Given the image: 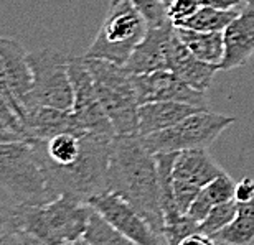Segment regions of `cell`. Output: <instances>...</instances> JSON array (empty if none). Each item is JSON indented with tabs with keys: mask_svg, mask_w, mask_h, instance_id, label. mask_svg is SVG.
<instances>
[{
	"mask_svg": "<svg viewBox=\"0 0 254 245\" xmlns=\"http://www.w3.org/2000/svg\"><path fill=\"white\" fill-rule=\"evenodd\" d=\"M109 191L126 199L152 229L164 236V211L157 156L139 135H116L111 145Z\"/></svg>",
	"mask_w": 254,
	"mask_h": 245,
	"instance_id": "6da1fadb",
	"label": "cell"
},
{
	"mask_svg": "<svg viewBox=\"0 0 254 245\" xmlns=\"http://www.w3.org/2000/svg\"><path fill=\"white\" fill-rule=\"evenodd\" d=\"M93 207L81 199L62 195L45 204H15L17 231L47 245H64L84 237Z\"/></svg>",
	"mask_w": 254,
	"mask_h": 245,
	"instance_id": "7a4b0ae2",
	"label": "cell"
},
{
	"mask_svg": "<svg viewBox=\"0 0 254 245\" xmlns=\"http://www.w3.org/2000/svg\"><path fill=\"white\" fill-rule=\"evenodd\" d=\"M113 140L114 137L84 134L81 139V153L73 165L66 168L45 166L53 197L69 195L89 202L94 196L108 193Z\"/></svg>",
	"mask_w": 254,
	"mask_h": 245,
	"instance_id": "3957f363",
	"label": "cell"
},
{
	"mask_svg": "<svg viewBox=\"0 0 254 245\" xmlns=\"http://www.w3.org/2000/svg\"><path fill=\"white\" fill-rule=\"evenodd\" d=\"M0 188L22 206L55 199L43 158L32 140L0 142Z\"/></svg>",
	"mask_w": 254,
	"mask_h": 245,
	"instance_id": "277c9868",
	"label": "cell"
},
{
	"mask_svg": "<svg viewBox=\"0 0 254 245\" xmlns=\"http://www.w3.org/2000/svg\"><path fill=\"white\" fill-rule=\"evenodd\" d=\"M84 58L101 105L114 127L116 135H137L139 99L132 74L124 66L103 59Z\"/></svg>",
	"mask_w": 254,
	"mask_h": 245,
	"instance_id": "5b68a950",
	"label": "cell"
},
{
	"mask_svg": "<svg viewBox=\"0 0 254 245\" xmlns=\"http://www.w3.org/2000/svg\"><path fill=\"white\" fill-rule=\"evenodd\" d=\"M147 28L149 25L134 5L129 0H121L118 5L109 7L94 42L89 45L84 56L126 66L137 45L144 40Z\"/></svg>",
	"mask_w": 254,
	"mask_h": 245,
	"instance_id": "8992f818",
	"label": "cell"
},
{
	"mask_svg": "<svg viewBox=\"0 0 254 245\" xmlns=\"http://www.w3.org/2000/svg\"><path fill=\"white\" fill-rule=\"evenodd\" d=\"M69 56L57 49H38L28 53V64L32 69V91L20 104L48 105L62 110H73V86L68 71Z\"/></svg>",
	"mask_w": 254,
	"mask_h": 245,
	"instance_id": "52a82bcc",
	"label": "cell"
},
{
	"mask_svg": "<svg viewBox=\"0 0 254 245\" xmlns=\"http://www.w3.org/2000/svg\"><path fill=\"white\" fill-rule=\"evenodd\" d=\"M236 122L235 117L203 109L170 129L140 137L150 153H179L185 150H208L213 142Z\"/></svg>",
	"mask_w": 254,
	"mask_h": 245,
	"instance_id": "ba28073f",
	"label": "cell"
},
{
	"mask_svg": "<svg viewBox=\"0 0 254 245\" xmlns=\"http://www.w3.org/2000/svg\"><path fill=\"white\" fill-rule=\"evenodd\" d=\"M221 173L223 168L213 160L208 150H185L177 153L172 166V183L180 212H189L198 193Z\"/></svg>",
	"mask_w": 254,
	"mask_h": 245,
	"instance_id": "9c48e42d",
	"label": "cell"
},
{
	"mask_svg": "<svg viewBox=\"0 0 254 245\" xmlns=\"http://www.w3.org/2000/svg\"><path fill=\"white\" fill-rule=\"evenodd\" d=\"M68 71L74 94L73 114L79 125L88 134L116 137L114 127L101 105L93 76H91L83 56H76V58L69 56Z\"/></svg>",
	"mask_w": 254,
	"mask_h": 245,
	"instance_id": "30bf717a",
	"label": "cell"
},
{
	"mask_svg": "<svg viewBox=\"0 0 254 245\" xmlns=\"http://www.w3.org/2000/svg\"><path fill=\"white\" fill-rule=\"evenodd\" d=\"M106 222L137 245H169L164 236L157 234L142 214L113 191L94 196L88 202Z\"/></svg>",
	"mask_w": 254,
	"mask_h": 245,
	"instance_id": "8fae6325",
	"label": "cell"
},
{
	"mask_svg": "<svg viewBox=\"0 0 254 245\" xmlns=\"http://www.w3.org/2000/svg\"><path fill=\"white\" fill-rule=\"evenodd\" d=\"M139 104L149 102H185L208 109L206 93L190 88L179 76L169 69L154 71L147 74H132Z\"/></svg>",
	"mask_w": 254,
	"mask_h": 245,
	"instance_id": "7c38bea8",
	"label": "cell"
},
{
	"mask_svg": "<svg viewBox=\"0 0 254 245\" xmlns=\"http://www.w3.org/2000/svg\"><path fill=\"white\" fill-rule=\"evenodd\" d=\"M20 120L25 137L32 140H50L60 134H88L76 120L73 110H62L48 105H23Z\"/></svg>",
	"mask_w": 254,
	"mask_h": 245,
	"instance_id": "4fadbf2b",
	"label": "cell"
},
{
	"mask_svg": "<svg viewBox=\"0 0 254 245\" xmlns=\"http://www.w3.org/2000/svg\"><path fill=\"white\" fill-rule=\"evenodd\" d=\"M225 35V58L220 71L245 66L254 56V0H246L240 15L228 25Z\"/></svg>",
	"mask_w": 254,
	"mask_h": 245,
	"instance_id": "5bb4252c",
	"label": "cell"
},
{
	"mask_svg": "<svg viewBox=\"0 0 254 245\" xmlns=\"http://www.w3.org/2000/svg\"><path fill=\"white\" fill-rule=\"evenodd\" d=\"M174 33L175 25L172 22L159 27H149L144 40L137 45L124 68L130 74H147L167 69V53Z\"/></svg>",
	"mask_w": 254,
	"mask_h": 245,
	"instance_id": "9a60e30c",
	"label": "cell"
},
{
	"mask_svg": "<svg viewBox=\"0 0 254 245\" xmlns=\"http://www.w3.org/2000/svg\"><path fill=\"white\" fill-rule=\"evenodd\" d=\"M167 69L179 76L190 88L200 91V93H206L213 83L215 74L220 71V66L203 63L196 56H193V53L182 43V40L175 32L169 43Z\"/></svg>",
	"mask_w": 254,
	"mask_h": 245,
	"instance_id": "2e32d148",
	"label": "cell"
},
{
	"mask_svg": "<svg viewBox=\"0 0 254 245\" xmlns=\"http://www.w3.org/2000/svg\"><path fill=\"white\" fill-rule=\"evenodd\" d=\"M0 59H2L7 81L18 105L32 91V69L28 64V53L17 40L0 37Z\"/></svg>",
	"mask_w": 254,
	"mask_h": 245,
	"instance_id": "e0dca14e",
	"label": "cell"
},
{
	"mask_svg": "<svg viewBox=\"0 0 254 245\" xmlns=\"http://www.w3.org/2000/svg\"><path fill=\"white\" fill-rule=\"evenodd\" d=\"M203 107H196L185 102H149L139 107V129L137 135L145 137L155 132L170 129Z\"/></svg>",
	"mask_w": 254,
	"mask_h": 245,
	"instance_id": "ac0fdd59",
	"label": "cell"
},
{
	"mask_svg": "<svg viewBox=\"0 0 254 245\" xmlns=\"http://www.w3.org/2000/svg\"><path fill=\"white\" fill-rule=\"evenodd\" d=\"M235 191H236V183L233 181V178L226 171H223L221 175H218L215 180H211L198 193V196L191 202L187 216L191 217L198 224H201L208 216V212L215 206L235 199Z\"/></svg>",
	"mask_w": 254,
	"mask_h": 245,
	"instance_id": "d6986e66",
	"label": "cell"
},
{
	"mask_svg": "<svg viewBox=\"0 0 254 245\" xmlns=\"http://www.w3.org/2000/svg\"><path fill=\"white\" fill-rule=\"evenodd\" d=\"M175 32L182 43L189 48L193 56L208 64L220 66L225 58V35L221 32H196V30L179 28Z\"/></svg>",
	"mask_w": 254,
	"mask_h": 245,
	"instance_id": "ffe728a7",
	"label": "cell"
},
{
	"mask_svg": "<svg viewBox=\"0 0 254 245\" xmlns=\"http://www.w3.org/2000/svg\"><path fill=\"white\" fill-rule=\"evenodd\" d=\"M240 15V10H218L211 7H200L190 18L177 25L179 28L196 30V32H225L233 20Z\"/></svg>",
	"mask_w": 254,
	"mask_h": 245,
	"instance_id": "44dd1931",
	"label": "cell"
},
{
	"mask_svg": "<svg viewBox=\"0 0 254 245\" xmlns=\"http://www.w3.org/2000/svg\"><path fill=\"white\" fill-rule=\"evenodd\" d=\"M84 241L88 245H137L104 221L98 212L91 211L88 229L84 232Z\"/></svg>",
	"mask_w": 254,
	"mask_h": 245,
	"instance_id": "7402d4cb",
	"label": "cell"
},
{
	"mask_svg": "<svg viewBox=\"0 0 254 245\" xmlns=\"http://www.w3.org/2000/svg\"><path fill=\"white\" fill-rule=\"evenodd\" d=\"M211 239L225 245H254V219L238 212L235 221Z\"/></svg>",
	"mask_w": 254,
	"mask_h": 245,
	"instance_id": "603a6c76",
	"label": "cell"
},
{
	"mask_svg": "<svg viewBox=\"0 0 254 245\" xmlns=\"http://www.w3.org/2000/svg\"><path fill=\"white\" fill-rule=\"evenodd\" d=\"M238 216V201L231 199L228 202L218 204L208 212V216L205 217V221L200 224V232L205 234L208 237H215L218 232L223 231L226 226L235 221V217Z\"/></svg>",
	"mask_w": 254,
	"mask_h": 245,
	"instance_id": "cb8c5ba5",
	"label": "cell"
},
{
	"mask_svg": "<svg viewBox=\"0 0 254 245\" xmlns=\"http://www.w3.org/2000/svg\"><path fill=\"white\" fill-rule=\"evenodd\" d=\"M134 5L149 27H159L167 22H170L167 7L162 0H129Z\"/></svg>",
	"mask_w": 254,
	"mask_h": 245,
	"instance_id": "d4e9b609",
	"label": "cell"
},
{
	"mask_svg": "<svg viewBox=\"0 0 254 245\" xmlns=\"http://www.w3.org/2000/svg\"><path fill=\"white\" fill-rule=\"evenodd\" d=\"M200 7V0H174L167 8V13H169L170 22L177 27L187 18H190Z\"/></svg>",
	"mask_w": 254,
	"mask_h": 245,
	"instance_id": "484cf974",
	"label": "cell"
},
{
	"mask_svg": "<svg viewBox=\"0 0 254 245\" xmlns=\"http://www.w3.org/2000/svg\"><path fill=\"white\" fill-rule=\"evenodd\" d=\"M0 120H3L8 127H12L15 132H18L23 139H27V137H25L22 120H20L17 109H15V105L5 98L2 93H0Z\"/></svg>",
	"mask_w": 254,
	"mask_h": 245,
	"instance_id": "4316f807",
	"label": "cell"
},
{
	"mask_svg": "<svg viewBox=\"0 0 254 245\" xmlns=\"http://www.w3.org/2000/svg\"><path fill=\"white\" fill-rule=\"evenodd\" d=\"M12 231H17L13 207H5L0 204V236Z\"/></svg>",
	"mask_w": 254,
	"mask_h": 245,
	"instance_id": "83f0119b",
	"label": "cell"
},
{
	"mask_svg": "<svg viewBox=\"0 0 254 245\" xmlns=\"http://www.w3.org/2000/svg\"><path fill=\"white\" fill-rule=\"evenodd\" d=\"M254 196V180L253 178H243L236 185L235 199L238 202H248Z\"/></svg>",
	"mask_w": 254,
	"mask_h": 245,
	"instance_id": "f1b7e54d",
	"label": "cell"
},
{
	"mask_svg": "<svg viewBox=\"0 0 254 245\" xmlns=\"http://www.w3.org/2000/svg\"><path fill=\"white\" fill-rule=\"evenodd\" d=\"M246 0H200L201 7H211L218 10H236L245 5Z\"/></svg>",
	"mask_w": 254,
	"mask_h": 245,
	"instance_id": "f546056e",
	"label": "cell"
},
{
	"mask_svg": "<svg viewBox=\"0 0 254 245\" xmlns=\"http://www.w3.org/2000/svg\"><path fill=\"white\" fill-rule=\"evenodd\" d=\"M0 93H2L5 98H7L12 104L15 105V109L18 112V117H20V105L17 99L13 98L12 91H10V86H8V81H7V74H5V69H3V64H2V59H0Z\"/></svg>",
	"mask_w": 254,
	"mask_h": 245,
	"instance_id": "4dcf8cb0",
	"label": "cell"
},
{
	"mask_svg": "<svg viewBox=\"0 0 254 245\" xmlns=\"http://www.w3.org/2000/svg\"><path fill=\"white\" fill-rule=\"evenodd\" d=\"M179 245H216V242L213 241L211 237L205 236V234L196 232V234H191L189 237H185Z\"/></svg>",
	"mask_w": 254,
	"mask_h": 245,
	"instance_id": "1f68e13d",
	"label": "cell"
},
{
	"mask_svg": "<svg viewBox=\"0 0 254 245\" xmlns=\"http://www.w3.org/2000/svg\"><path fill=\"white\" fill-rule=\"evenodd\" d=\"M25 140L18 132H15L12 127H8L3 120H0V142H17Z\"/></svg>",
	"mask_w": 254,
	"mask_h": 245,
	"instance_id": "d6a6232c",
	"label": "cell"
},
{
	"mask_svg": "<svg viewBox=\"0 0 254 245\" xmlns=\"http://www.w3.org/2000/svg\"><path fill=\"white\" fill-rule=\"evenodd\" d=\"M0 245H25V242L20 237L18 231H12L0 236Z\"/></svg>",
	"mask_w": 254,
	"mask_h": 245,
	"instance_id": "836d02e7",
	"label": "cell"
},
{
	"mask_svg": "<svg viewBox=\"0 0 254 245\" xmlns=\"http://www.w3.org/2000/svg\"><path fill=\"white\" fill-rule=\"evenodd\" d=\"M238 212L254 219V196L248 202H238Z\"/></svg>",
	"mask_w": 254,
	"mask_h": 245,
	"instance_id": "e575fe53",
	"label": "cell"
},
{
	"mask_svg": "<svg viewBox=\"0 0 254 245\" xmlns=\"http://www.w3.org/2000/svg\"><path fill=\"white\" fill-rule=\"evenodd\" d=\"M18 234H20V237H22V241L25 242V245H47V244H42V242L35 241V239H32V237L25 236V234H22L20 231H18ZM64 245H88V244H86L84 239H81V241H78V242H73V244H64Z\"/></svg>",
	"mask_w": 254,
	"mask_h": 245,
	"instance_id": "d590c367",
	"label": "cell"
},
{
	"mask_svg": "<svg viewBox=\"0 0 254 245\" xmlns=\"http://www.w3.org/2000/svg\"><path fill=\"white\" fill-rule=\"evenodd\" d=\"M121 0H109V7H113V5H118Z\"/></svg>",
	"mask_w": 254,
	"mask_h": 245,
	"instance_id": "8d00e7d4",
	"label": "cell"
},
{
	"mask_svg": "<svg viewBox=\"0 0 254 245\" xmlns=\"http://www.w3.org/2000/svg\"><path fill=\"white\" fill-rule=\"evenodd\" d=\"M162 2H164V3H165V7L169 8V5H170L172 2H174V0H162Z\"/></svg>",
	"mask_w": 254,
	"mask_h": 245,
	"instance_id": "74e56055",
	"label": "cell"
},
{
	"mask_svg": "<svg viewBox=\"0 0 254 245\" xmlns=\"http://www.w3.org/2000/svg\"><path fill=\"white\" fill-rule=\"evenodd\" d=\"M213 241H215V239H213ZM216 242V241H215ZM216 245H225V244H221V242H216Z\"/></svg>",
	"mask_w": 254,
	"mask_h": 245,
	"instance_id": "f35d334b",
	"label": "cell"
}]
</instances>
